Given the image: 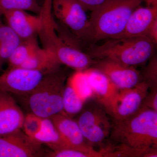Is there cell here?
I'll list each match as a JSON object with an SVG mask.
<instances>
[{
	"instance_id": "cell-9",
	"label": "cell",
	"mask_w": 157,
	"mask_h": 157,
	"mask_svg": "<svg viewBox=\"0 0 157 157\" xmlns=\"http://www.w3.org/2000/svg\"><path fill=\"white\" fill-rule=\"evenodd\" d=\"M42 144L21 130L0 136V157L44 156Z\"/></svg>"
},
{
	"instance_id": "cell-28",
	"label": "cell",
	"mask_w": 157,
	"mask_h": 157,
	"mask_svg": "<svg viewBox=\"0 0 157 157\" xmlns=\"http://www.w3.org/2000/svg\"><path fill=\"white\" fill-rule=\"evenodd\" d=\"M144 2L147 7L157 8V0H144Z\"/></svg>"
},
{
	"instance_id": "cell-18",
	"label": "cell",
	"mask_w": 157,
	"mask_h": 157,
	"mask_svg": "<svg viewBox=\"0 0 157 157\" xmlns=\"http://www.w3.org/2000/svg\"><path fill=\"white\" fill-rule=\"evenodd\" d=\"M21 41L7 24H4L2 21L0 23V72Z\"/></svg>"
},
{
	"instance_id": "cell-24",
	"label": "cell",
	"mask_w": 157,
	"mask_h": 157,
	"mask_svg": "<svg viewBox=\"0 0 157 157\" xmlns=\"http://www.w3.org/2000/svg\"><path fill=\"white\" fill-rule=\"evenodd\" d=\"M42 123V118L30 113L25 116L22 128L26 135L34 139L41 130Z\"/></svg>"
},
{
	"instance_id": "cell-5",
	"label": "cell",
	"mask_w": 157,
	"mask_h": 157,
	"mask_svg": "<svg viewBox=\"0 0 157 157\" xmlns=\"http://www.w3.org/2000/svg\"><path fill=\"white\" fill-rule=\"evenodd\" d=\"M86 11L74 0L52 1L54 17L78 40L87 42L90 23Z\"/></svg>"
},
{
	"instance_id": "cell-21",
	"label": "cell",
	"mask_w": 157,
	"mask_h": 157,
	"mask_svg": "<svg viewBox=\"0 0 157 157\" xmlns=\"http://www.w3.org/2000/svg\"><path fill=\"white\" fill-rule=\"evenodd\" d=\"M42 6L37 0H0V11L2 13L15 10L32 11L39 14Z\"/></svg>"
},
{
	"instance_id": "cell-16",
	"label": "cell",
	"mask_w": 157,
	"mask_h": 157,
	"mask_svg": "<svg viewBox=\"0 0 157 157\" xmlns=\"http://www.w3.org/2000/svg\"><path fill=\"white\" fill-rule=\"evenodd\" d=\"M61 65L53 52L40 47L20 67L49 73L60 68Z\"/></svg>"
},
{
	"instance_id": "cell-15",
	"label": "cell",
	"mask_w": 157,
	"mask_h": 157,
	"mask_svg": "<svg viewBox=\"0 0 157 157\" xmlns=\"http://www.w3.org/2000/svg\"><path fill=\"white\" fill-rule=\"evenodd\" d=\"M157 18V8L140 6L133 11L122 33L114 39L146 36L150 26Z\"/></svg>"
},
{
	"instance_id": "cell-2",
	"label": "cell",
	"mask_w": 157,
	"mask_h": 157,
	"mask_svg": "<svg viewBox=\"0 0 157 157\" xmlns=\"http://www.w3.org/2000/svg\"><path fill=\"white\" fill-rule=\"evenodd\" d=\"M144 0H107L92 11L87 42L91 43L120 35L132 12Z\"/></svg>"
},
{
	"instance_id": "cell-12",
	"label": "cell",
	"mask_w": 157,
	"mask_h": 157,
	"mask_svg": "<svg viewBox=\"0 0 157 157\" xmlns=\"http://www.w3.org/2000/svg\"><path fill=\"white\" fill-rule=\"evenodd\" d=\"M92 96L107 111L117 95L119 89L104 73L94 67L83 70Z\"/></svg>"
},
{
	"instance_id": "cell-23",
	"label": "cell",
	"mask_w": 157,
	"mask_h": 157,
	"mask_svg": "<svg viewBox=\"0 0 157 157\" xmlns=\"http://www.w3.org/2000/svg\"><path fill=\"white\" fill-rule=\"evenodd\" d=\"M141 73L143 81L148 84L150 89L157 88V56L154 54Z\"/></svg>"
},
{
	"instance_id": "cell-17",
	"label": "cell",
	"mask_w": 157,
	"mask_h": 157,
	"mask_svg": "<svg viewBox=\"0 0 157 157\" xmlns=\"http://www.w3.org/2000/svg\"><path fill=\"white\" fill-rule=\"evenodd\" d=\"M34 139L46 144L52 151L68 148L50 118L42 119V128Z\"/></svg>"
},
{
	"instance_id": "cell-29",
	"label": "cell",
	"mask_w": 157,
	"mask_h": 157,
	"mask_svg": "<svg viewBox=\"0 0 157 157\" xmlns=\"http://www.w3.org/2000/svg\"><path fill=\"white\" fill-rule=\"evenodd\" d=\"M2 16V11H0V23L2 22V19H1Z\"/></svg>"
},
{
	"instance_id": "cell-20",
	"label": "cell",
	"mask_w": 157,
	"mask_h": 157,
	"mask_svg": "<svg viewBox=\"0 0 157 157\" xmlns=\"http://www.w3.org/2000/svg\"><path fill=\"white\" fill-rule=\"evenodd\" d=\"M37 37L21 40L8 61V69L20 67L40 47Z\"/></svg>"
},
{
	"instance_id": "cell-1",
	"label": "cell",
	"mask_w": 157,
	"mask_h": 157,
	"mask_svg": "<svg viewBox=\"0 0 157 157\" xmlns=\"http://www.w3.org/2000/svg\"><path fill=\"white\" fill-rule=\"evenodd\" d=\"M110 138L142 152L144 157H157V112L141 107L125 118L113 120Z\"/></svg>"
},
{
	"instance_id": "cell-3",
	"label": "cell",
	"mask_w": 157,
	"mask_h": 157,
	"mask_svg": "<svg viewBox=\"0 0 157 157\" xmlns=\"http://www.w3.org/2000/svg\"><path fill=\"white\" fill-rule=\"evenodd\" d=\"M155 46L146 36L109 39L101 45L90 44L86 53L94 60L107 59L135 67L149 59L155 54Z\"/></svg>"
},
{
	"instance_id": "cell-8",
	"label": "cell",
	"mask_w": 157,
	"mask_h": 157,
	"mask_svg": "<svg viewBox=\"0 0 157 157\" xmlns=\"http://www.w3.org/2000/svg\"><path fill=\"white\" fill-rule=\"evenodd\" d=\"M149 90L148 84L144 81L134 87L120 89L106 112L113 120L125 118L140 109Z\"/></svg>"
},
{
	"instance_id": "cell-13",
	"label": "cell",
	"mask_w": 157,
	"mask_h": 157,
	"mask_svg": "<svg viewBox=\"0 0 157 157\" xmlns=\"http://www.w3.org/2000/svg\"><path fill=\"white\" fill-rule=\"evenodd\" d=\"M25 117L10 93L0 90V136L21 130Z\"/></svg>"
},
{
	"instance_id": "cell-19",
	"label": "cell",
	"mask_w": 157,
	"mask_h": 157,
	"mask_svg": "<svg viewBox=\"0 0 157 157\" xmlns=\"http://www.w3.org/2000/svg\"><path fill=\"white\" fill-rule=\"evenodd\" d=\"M86 100L78 94L71 81L68 78L65 84L63 94V113L72 118L81 111Z\"/></svg>"
},
{
	"instance_id": "cell-7",
	"label": "cell",
	"mask_w": 157,
	"mask_h": 157,
	"mask_svg": "<svg viewBox=\"0 0 157 157\" xmlns=\"http://www.w3.org/2000/svg\"><path fill=\"white\" fill-rule=\"evenodd\" d=\"M105 109L94 107L85 110L77 121L86 143L101 144L110 134L111 125Z\"/></svg>"
},
{
	"instance_id": "cell-10",
	"label": "cell",
	"mask_w": 157,
	"mask_h": 157,
	"mask_svg": "<svg viewBox=\"0 0 157 157\" xmlns=\"http://www.w3.org/2000/svg\"><path fill=\"white\" fill-rule=\"evenodd\" d=\"M95 60L93 67L104 73L119 89L134 87L143 81L141 73L134 67L107 59Z\"/></svg>"
},
{
	"instance_id": "cell-14",
	"label": "cell",
	"mask_w": 157,
	"mask_h": 157,
	"mask_svg": "<svg viewBox=\"0 0 157 157\" xmlns=\"http://www.w3.org/2000/svg\"><path fill=\"white\" fill-rule=\"evenodd\" d=\"M50 118L68 148L91 152L98 151L86 143L78 123L72 118L61 113Z\"/></svg>"
},
{
	"instance_id": "cell-4",
	"label": "cell",
	"mask_w": 157,
	"mask_h": 157,
	"mask_svg": "<svg viewBox=\"0 0 157 157\" xmlns=\"http://www.w3.org/2000/svg\"><path fill=\"white\" fill-rule=\"evenodd\" d=\"M67 78V73L61 67L45 74L36 89L25 96L31 113L42 119L63 113Z\"/></svg>"
},
{
	"instance_id": "cell-22",
	"label": "cell",
	"mask_w": 157,
	"mask_h": 157,
	"mask_svg": "<svg viewBox=\"0 0 157 157\" xmlns=\"http://www.w3.org/2000/svg\"><path fill=\"white\" fill-rule=\"evenodd\" d=\"M48 157H103L100 152H91L75 148H65L45 152Z\"/></svg>"
},
{
	"instance_id": "cell-25",
	"label": "cell",
	"mask_w": 157,
	"mask_h": 157,
	"mask_svg": "<svg viewBox=\"0 0 157 157\" xmlns=\"http://www.w3.org/2000/svg\"><path fill=\"white\" fill-rule=\"evenodd\" d=\"M141 107H146L157 112V88L149 90Z\"/></svg>"
},
{
	"instance_id": "cell-6",
	"label": "cell",
	"mask_w": 157,
	"mask_h": 157,
	"mask_svg": "<svg viewBox=\"0 0 157 157\" xmlns=\"http://www.w3.org/2000/svg\"><path fill=\"white\" fill-rule=\"evenodd\" d=\"M47 73L21 67L7 69L0 76V90L17 95H28Z\"/></svg>"
},
{
	"instance_id": "cell-27",
	"label": "cell",
	"mask_w": 157,
	"mask_h": 157,
	"mask_svg": "<svg viewBox=\"0 0 157 157\" xmlns=\"http://www.w3.org/2000/svg\"><path fill=\"white\" fill-rule=\"evenodd\" d=\"M147 37L155 45L157 44V18L153 21L146 34Z\"/></svg>"
},
{
	"instance_id": "cell-11",
	"label": "cell",
	"mask_w": 157,
	"mask_h": 157,
	"mask_svg": "<svg viewBox=\"0 0 157 157\" xmlns=\"http://www.w3.org/2000/svg\"><path fill=\"white\" fill-rule=\"evenodd\" d=\"M7 25L21 40L37 36L42 27L40 14L34 15L27 11L15 10L3 12Z\"/></svg>"
},
{
	"instance_id": "cell-26",
	"label": "cell",
	"mask_w": 157,
	"mask_h": 157,
	"mask_svg": "<svg viewBox=\"0 0 157 157\" xmlns=\"http://www.w3.org/2000/svg\"><path fill=\"white\" fill-rule=\"evenodd\" d=\"M86 11H93L98 9L107 0H74Z\"/></svg>"
}]
</instances>
